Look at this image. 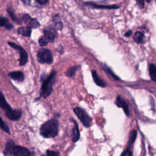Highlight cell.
<instances>
[{"label": "cell", "mask_w": 156, "mask_h": 156, "mask_svg": "<svg viewBox=\"0 0 156 156\" xmlns=\"http://www.w3.org/2000/svg\"><path fill=\"white\" fill-rule=\"evenodd\" d=\"M57 72L53 69L49 75L43 73L40 76L41 87L40 91V96L34 99V101L40 100L41 98L45 99L53 91V85L55 82Z\"/></svg>", "instance_id": "obj_1"}, {"label": "cell", "mask_w": 156, "mask_h": 156, "mask_svg": "<svg viewBox=\"0 0 156 156\" xmlns=\"http://www.w3.org/2000/svg\"><path fill=\"white\" fill-rule=\"evenodd\" d=\"M58 131V121L57 119L52 118L48 120L41 124L40 128V134L44 138L55 137Z\"/></svg>", "instance_id": "obj_2"}, {"label": "cell", "mask_w": 156, "mask_h": 156, "mask_svg": "<svg viewBox=\"0 0 156 156\" xmlns=\"http://www.w3.org/2000/svg\"><path fill=\"white\" fill-rule=\"evenodd\" d=\"M0 107L5 112V116L11 121L19 120L22 116V111L19 109H13L9 104L2 91H0Z\"/></svg>", "instance_id": "obj_3"}, {"label": "cell", "mask_w": 156, "mask_h": 156, "mask_svg": "<svg viewBox=\"0 0 156 156\" xmlns=\"http://www.w3.org/2000/svg\"><path fill=\"white\" fill-rule=\"evenodd\" d=\"M37 60L41 64H52L53 62V55L51 51L47 48H40L37 55Z\"/></svg>", "instance_id": "obj_4"}, {"label": "cell", "mask_w": 156, "mask_h": 156, "mask_svg": "<svg viewBox=\"0 0 156 156\" xmlns=\"http://www.w3.org/2000/svg\"><path fill=\"white\" fill-rule=\"evenodd\" d=\"M73 110L84 126L87 127L90 126L92 119L83 108L80 107H76Z\"/></svg>", "instance_id": "obj_5"}, {"label": "cell", "mask_w": 156, "mask_h": 156, "mask_svg": "<svg viewBox=\"0 0 156 156\" xmlns=\"http://www.w3.org/2000/svg\"><path fill=\"white\" fill-rule=\"evenodd\" d=\"M8 44L13 48V49L17 50L20 52V60H19V65L20 66H23L26 64L28 61V54L26 51L20 45L17 44L15 43L12 41H8Z\"/></svg>", "instance_id": "obj_6"}, {"label": "cell", "mask_w": 156, "mask_h": 156, "mask_svg": "<svg viewBox=\"0 0 156 156\" xmlns=\"http://www.w3.org/2000/svg\"><path fill=\"white\" fill-rule=\"evenodd\" d=\"M43 34L44 38L48 40L49 43H53L57 36V32L55 28L48 26L43 29Z\"/></svg>", "instance_id": "obj_7"}, {"label": "cell", "mask_w": 156, "mask_h": 156, "mask_svg": "<svg viewBox=\"0 0 156 156\" xmlns=\"http://www.w3.org/2000/svg\"><path fill=\"white\" fill-rule=\"evenodd\" d=\"M12 154L15 156H29L34 154L31 152L27 148L21 146H15L12 150Z\"/></svg>", "instance_id": "obj_8"}, {"label": "cell", "mask_w": 156, "mask_h": 156, "mask_svg": "<svg viewBox=\"0 0 156 156\" xmlns=\"http://www.w3.org/2000/svg\"><path fill=\"white\" fill-rule=\"evenodd\" d=\"M21 20L23 22H24L26 24H27V26L31 27V28H37L40 26V23L38 21V20L35 18H32L28 14H24L22 16Z\"/></svg>", "instance_id": "obj_9"}, {"label": "cell", "mask_w": 156, "mask_h": 156, "mask_svg": "<svg viewBox=\"0 0 156 156\" xmlns=\"http://www.w3.org/2000/svg\"><path fill=\"white\" fill-rule=\"evenodd\" d=\"M9 76L13 80L22 82L24 80V74L21 71H12L9 73Z\"/></svg>", "instance_id": "obj_10"}, {"label": "cell", "mask_w": 156, "mask_h": 156, "mask_svg": "<svg viewBox=\"0 0 156 156\" xmlns=\"http://www.w3.org/2000/svg\"><path fill=\"white\" fill-rule=\"evenodd\" d=\"M116 104L117 105V106H118L119 107H121L123 109L124 112H125V113L127 116H129L130 115V111H129L128 105H127V103L126 102V101L121 98V96H118V97L116 98Z\"/></svg>", "instance_id": "obj_11"}, {"label": "cell", "mask_w": 156, "mask_h": 156, "mask_svg": "<svg viewBox=\"0 0 156 156\" xmlns=\"http://www.w3.org/2000/svg\"><path fill=\"white\" fill-rule=\"evenodd\" d=\"M15 146V143L13 141V140L12 139H9L5 144V149L4 150V154L5 155H13L12 150Z\"/></svg>", "instance_id": "obj_12"}, {"label": "cell", "mask_w": 156, "mask_h": 156, "mask_svg": "<svg viewBox=\"0 0 156 156\" xmlns=\"http://www.w3.org/2000/svg\"><path fill=\"white\" fill-rule=\"evenodd\" d=\"M74 127L72 130V140L74 142H76L80 138V132L79 130V126L77 123L73 120Z\"/></svg>", "instance_id": "obj_13"}, {"label": "cell", "mask_w": 156, "mask_h": 156, "mask_svg": "<svg viewBox=\"0 0 156 156\" xmlns=\"http://www.w3.org/2000/svg\"><path fill=\"white\" fill-rule=\"evenodd\" d=\"M18 34L20 35H21L24 37H30L31 36L32 34V28L26 26V27H21L18 29Z\"/></svg>", "instance_id": "obj_14"}, {"label": "cell", "mask_w": 156, "mask_h": 156, "mask_svg": "<svg viewBox=\"0 0 156 156\" xmlns=\"http://www.w3.org/2000/svg\"><path fill=\"white\" fill-rule=\"evenodd\" d=\"M92 76L94 80V82L99 86L101 87H106V83L105 82L101 79L98 75L96 71L95 70H93L92 71Z\"/></svg>", "instance_id": "obj_15"}, {"label": "cell", "mask_w": 156, "mask_h": 156, "mask_svg": "<svg viewBox=\"0 0 156 156\" xmlns=\"http://www.w3.org/2000/svg\"><path fill=\"white\" fill-rule=\"evenodd\" d=\"M0 27H5L8 30L13 28V26L9 23V20L4 16H0Z\"/></svg>", "instance_id": "obj_16"}, {"label": "cell", "mask_w": 156, "mask_h": 156, "mask_svg": "<svg viewBox=\"0 0 156 156\" xmlns=\"http://www.w3.org/2000/svg\"><path fill=\"white\" fill-rule=\"evenodd\" d=\"M9 15H10L11 19L15 23H16L17 24H21V21L18 18V17L16 16L15 12L13 10V9L11 7H9L7 10Z\"/></svg>", "instance_id": "obj_17"}, {"label": "cell", "mask_w": 156, "mask_h": 156, "mask_svg": "<svg viewBox=\"0 0 156 156\" xmlns=\"http://www.w3.org/2000/svg\"><path fill=\"white\" fill-rule=\"evenodd\" d=\"M149 72L151 79L154 81H156V66L154 64H151L149 67Z\"/></svg>", "instance_id": "obj_18"}, {"label": "cell", "mask_w": 156, "mask_h": 156, "mask_svg": "<svg viewBox=\"0 0 156 156\" xmlns=\"http://www.w3.org/2000/svg\"><path fill=\"white\" fill-rule=\"evenodd\" d=\"M53 22L54 23L55 26L57 29L61 30L63 28V24L60 20V18L58 15H55L53 17Z\"/></svg>", "instance_id": "obj_19"}, {"label": "cell", "mask_w": 156, "mask_h": 156, "mask_svg": "<svg viewBox=\"0 0 156 156\" xmlns=\"http://www.w3.org/2000/svg\"><path fill=\"white\" fill-rule=\"evenodd\" d=\"M134 40L138 43H141L143 42L144 41V34L141 32H136L134 34V37H133Z\"/></svg>", "instance_id": "obj_20"}, {"label": "cell", "mask_w": 156, "mask_h": 156, "mask_svg": "<svg viewBox=\"0 0 156 156\" xmlns=\"http://www.w3.org/2000/svg\"><path fill=\"white\" fill-rule=\"evenodd\" d=\"M0 128L5 133H7V134H10V129L9 127L8 126V125L3 121L2 118L0 116Z\"/></svg>", "instance_id": "obj_21"}, {"label": "cell", "mask_w": 156, "mask_h": 156, "mask_svg": "<svg viewBox=\"0 0 156 156\" xmlns=\"http://www.w3.org/2000/svg\"><path fill=\"white\" fill-rule=\"evenodd\" d=\"M77 68H78V66H73V67L68 69L66 70V71L65 72L66 76L69 77H73L75 75V74L78 69Z\"/></svg>", "instance_id": "obj_22"}, {"label": "cell", "mask_w": 156, "mask_h": 156, "mask_svg": "<svg viewBox=\"0 0 156 156\" xmlns=\"http://www.w3.org/2000/svg\"><path fill=\"white\" fill-rule=\"evenodd\" d=\"M89 4L90 5H92L94 7H96V8H102V9H117L119 7L118 5H96V4H91V3H89L88 4Z\"/></svg>", "instance_id": "obj_23"}, {"label": "cell", "mask_w": 156, "mask_h": 156, "mask_svg": "<svg viewBox=\"0 0 156 156\" xmlns=\"http://www.w3.org/2000/svg\"><path fill=\"white\" fill-rule=\"evenodd\" d=\"M136 130H133L130 133V136H129V144H132L135 139H136Z\"/></svg>", "instance_id": "obj_24"}, {"label": "cell", "mask_w": 156, "mask_h": 156, "mask_svg": "<svg viewBox=\"0 0 156 156\" xmlns=\"http://www.w3.org/2000/svg\"><path fill=\"white\" fill-rule=\"evenodd\" d=\"M38 43L40 44V46H46L47 45L49 42L48 41V40L44 38V37L43 35L41 37H40L38 39Z\"/></svg>", "instance_id": "obj_25"}, {"label": "cell", "mask_w": 156, "mask_h": 156, "mask_svg": "<svg viewBox=\"0 0 156 156\" xmlns=\"http://www.w3.org/2000/svg\"><path fill=\"white\" fill-rule=\"evenodd\" d=\"M46 154L48 156H58L60 155V153L58 151L47 150L46 152Z\"/></svg>", "instance_id": "obj_26"}, {"label": "cell", "mask_w": 156, "mask_h": 156, "mask_svg": "<svg viewBox=\"0 0 156 156\" xmlns=\"http://www.w3.org/2000/svg\"><path fill=\"white\" fill-rule=\"evenodd\" d=\"M137 4L139 5L140 8H143L144 7V0H135Z\"/></svg>", "instance_id": "obj_27"}, {"label": "cell", "mask_w": 156, "mask_h": 156, "mask_svg": "<svg viewBox=\"0 0 156 156\" xmlns=\"http://www.w3.org/2000/svg\"><path fill=\"white\" fill-rule=\"evenodd\" d=\"M122 155H132V153L131 152V151H130L129 149H127L125 151L123 152V153L121 154Z\"/></svg>", "instance_id": "obj_28"}, {"label": "cell", "mask_w": 156, "mask_h": 156, "mask_svg": "<svg viewBox=\"0 0 156 156\" xmlns=\"http://www.w3.org/2000/svg\"><path fill=\"white\" fill-rule=\"evenodd\" d=\"M37 1L41 5H44L48 2L49 0H37Z\"/></svg>", "instance_id": "obj_29"}, {"label": "cell", "mask_w": 156, "mask_h": 156, "mask_svg": "<svg viewBox=\"0 0 156 156\" xmlns=\"http://www.w3.org/2000/svg\"><path fill=\"white\" fill-rule=\"evenodd\" d=\"M106 68H107V69L108 70V73H110V74H111V75H112V76L115 79H117V80H118V77L117 76H116L113 73V72L111 71V69H110L109 68H108L107 66H106Z\"/></svg>", "instance_id": "obj_30"}, {"label": "cell", "mask_w": 156, "mask_h": 156, "mask_svg": "<svg viewBox=\"0 0 156 156\" xmlns=\"http://www.w3.org/2000/svg\"><path fill=\"white\" fill-rule=\"evenodd\" d=\"M23 3L25 4V5H29L30 3V0H21Z\"/></svg>", "instance_id": "obj_31"}, {"label": "cell", "mask_w": 156, "mask_h": 156, "mask_svg": "<svg viewBox=\"0 0 156 156\" xmlns=\"http://www.w3.org/2000/svg\"><path fill=\"white\" fill-rule=\"evenodd\" d=\"M131 34H132V30H129L127 32H126V34L124 35L126 37H129L131 35Z\"/></svg>", "instance_id": "obj_32"}]
</instances>
